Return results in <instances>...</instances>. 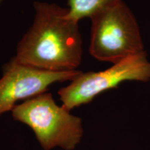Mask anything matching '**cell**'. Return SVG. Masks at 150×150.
<instances>
[{
    "label": "cell",
    "instance_id": "obj_1",
    "mask_svg": "<svg viewBox=\"0 0 150 150\" xmlns=\"http://www.w3.org/2000/svg\"><path fill=\"white\" fill-rule=\"evenodd\" d=\"M33 8V24L19 42L14 59L49 72L76 70L83 56L79 22L56 4L35 1Z\"/></svg>",
    "mask_w": 150,
    "mask_h": 150
},
{
    "label": "cell",
    "instance_id": "obj_2",
    "mask_svg": "<svg viewBox=\"0 0 150 150\" xmlns=\"http://www.w3.org/2000/svg\"><path fill=\"white\" fill-rule=\"evenodd\" d=\"M90 54L111 64L147 53L138 22L124 0L110 4L93 15Z\"/></svg>",
    "mask_w": 150,
    "mask_h": 150
},
{
    "label": "cell",
    "instance_id": "obj_3",
    "mask_svg": "<svg viewBox=\"0 0 150 150\" xmlns=\"http://www.w3.org/2000/svg\"><path fill=\"white\" fill-rule=\"evenodd\" d=\"M14 120L32 129L44 150L76 148L83 136L81 118L59 106L50 93H44L17 104L11 110Z\"/></svg>",
    "mask_w": 150,
    "mask_h": 150
},
{
    "label": "cell",
    "instance_id": "obj_4",
    "mask_svg": "<svg viewBox=\"0 0 150 150\" xmlns=\"http://www.w3.org/2000/svg\"><path fill=\"white\" fill-rule=\"evenodd\" d=\"M127 81H150V61L147 53L127 58L104 70L81 72L69 85L60 89L58 95L62 106L70 111Z\"/></svg>",
    "mask_w": 150,
    "mask_h": 150
},
{
    "label": "cell",
    "instance_id": "obj_5",
    "mask_svg": "<svg viewBox=\"0 0 150 150\" xmlns=\"http://www.w3.org/2000/svg\"><path fill=\"white\" fill-rule=\"evenodd\" d=\"M81 71L49 72L18 63L14 58L2 66L0 79V116L11 111L16 103L47 91L52 84L72 81Z\"/></svg>",
    "mask_w": 150,
    "mask_h": 150
},
{
    "label": "cell",
    "instance_id": "obj_6",
    "mask_svg": "<svg viewBox=\"0 0 150 150\" xmlns=\"http://www.w3.org/2000/svg\"><path fill=\"white\" fill-rule=\"evenodd\" d=\"M119 0H67L68 16L79 22L81 19L88 18L97 11Z\"/></svg>",
    "mask_w": 150,
    "mask_h": 150
}]
</instances>
